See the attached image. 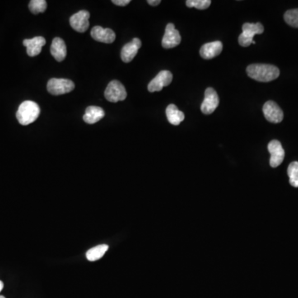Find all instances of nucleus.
Returning <instances> with one entry per match:
<instances>
[{
    "mask_svg": "<svg viewBox=\"0 0 298 298\" xmlns=\"http://www.w3.org/2000/svg\"><path fill=\"white\" fill-rule=\"evenodd\" d=\"M104 115L105 113L104 109L100 107L90 106L85 109V115L83 116V119L85 123L94 124L104 118Z\"/></svg>",
    "mask_w": 298,
    "mask_h": 298,
    "instance_id": "obj_17",
    "label": "nucleus"
},
{
    "mask_svg": "<svg viewBox=\"0 0 298 298\" xmlns=\"http://www.w3.org/2000/svg\"><path fill=\"white\" fill-rule=\"evenodd\" d=\"M247 74L250 78L259 82H269L278 78L279 69L267 64H253L247 67Z\"/></svg>",
    "mask_w": 298,
    "mask_h": 298,
    "instance_id": "obj_1",
    "label": "nucleus"
},
{
    "mask_svg": "<svg viewBox=\"0 0 298 298\" xmlns=\"http://www.w3.org/2000/svg\"><path fill=\"white\" fill-rule=\"evenodd\" d=\"M109 249V245L107 244H99L97 246L90 248L86 253V258L90 262L99 260L105 254Z\"/></svg>",
    "mask_w": 298,
    "mask_h": 298,
    "instance_id": "obj_19",
    "label": "nucleus"
},
{
    "mask_svg": "<svg viewBox=\"0 0 298 298\" xmlns=\"http://www.w3.org/2000/svg\"><path fill=\"white\" fill-rule=\"evenodd\" d=\"M253 43V44H255V43H256L255 41L253 40V43Z\"/></svg>",
    "mask_w": 298,
    "mask_h": 298,
    "instance_id": "obj_27",
    "label": "nucleus"
},
{
    "mask_svg": "<svg viewBox=\"0 0 298 298\" xmlns=\"http://www.w3.org/2000/svg\"><path fill=\"white\" fill-rule=\"evenodd\" d=\"M24 45L27 48L29 57H36L40 54L43 46L46 45V39L43 37H35L32 39H25Z\"/></svg>",
    "mask_w": 298,
    "mask_h": 298,
    "instance_id": "obj_15",
    "label": "nucleus"
},
{
    "mask_svg": "<svg viewBox=\"0 0 298 298\" xmlns=\"http://www.w3.org/2000/svg\"><path fill=\"white\" fill-rule=\"evenodd\" d=\"M90 13L86 10H81L72 15L70 19V24L71 28L79 33H84L86 31L89 27V19H90Z\"/></svg>",
    "mask_w": 298,
    "mask_h": 298,
    "instance_id": "obj_11",
    "label": "nucleus"
},
{
    "mask_svg": "<svg viewBox=\"0 0 298 298\" xmlns=\"http://www.w3.org/2000/svg\"><path fill=\"white\" fill-rule=\"evenodd\" d=\"M130 0H113L112 3L114 4L115 5H118V6H126V5H128V4H130Z\"/></svg>",
    "mask_w": 298,
    "mask_h": 298,
    "instance_id": "obj_24",
    "label": "nucleus"
},
{
    "mask_svg": "<svg viewBox=\"0 0 298 298\" xmlns=\"http://www.w3.org/2000/svg\"><path fill=\"white\" fill-rule=\"evenodd\" d=\"M51 54L57 62H62L66 57V46L62 38H56L51 45Z\"/></svg>",
    "mask_w": 298,
    "mask_h": 298,
    "instance_id": "obj_16",
    "label": "nucleus"
},
{
    "mask_svg": "<svg viewBox=\"0 0 298 298\" xmlns=\"http://www.w3.org/2000/svg\"><path fill=\"white\" fill-rule=\"evenodd\" d=\"M263 114L265 118L270 123H281L283 119V112L277 103L269 100L265 103L263 107Z\"/></svg>",
    "mask_w": 298,
    "mask_h": 298,
    "instance_id": "obj_8",
    "label": "nucleus"
},
{
    "mask_svg": "<svg viewBox=\"0 0 298 298\" xmlns=\"http://www.w3.org/2000/svg\"><path fill=\"white\" fill-rule=\"evenodd\" d=\"M29 7L33 15H38L45 12L48 5L45 0H32L29 3Z\"/></svg>",
    "mask_w": 298,
    "mask_h": 298,
    "instance_id": "obj_21",
    "label": "nucleus"
},
{
    "mask_svg": "<svg viewBox=\"0 0 298 298\" xmlns=\"http://www.w3.org/2000/svg\"><path fill=\"white\" fill-rule=\"evenodd\" d=\"M187 7L196 8L197 10H204L208 9L211 5V0H187Z\"/></svg>",
    "mask_w": 298,
    "mask_h": 298,
    "instance_id": "obj_23",
    "label": "nucleus"
},
{
    "mask_svg": "<svg viewBox=\"0 0 298 298\" xmlns=\"http://www.w3.org/2000/svg\"><path fill=\"white\" fill-rule=\"evenodd\" d=\"M142 46V42L138 38H133L132 42L123 46L121 51V59L123 62L128 63L132 62L138 50Z\"/></svg>",
    "mask_w": 298,
    "mask_h": 298,
    "instance_id": "obj_12",
    "label": "nucleus"
},
{
    "mask_svg": "<svg viewBox=\"0 0 298 298\" xmlns=\"http://www.w3.org/2000/svg\"><path fill=\"white\" fill-rule=\"evenodd\" d=\"M90 35L95 41L107 44L114 43L116 38L115 33L112 29H103L100 26L94 27L90 32Z\"/></svg>",
    "mask_w": 298,
    "mask_h": 298,
    "instance_id": "obj_13",
    "label": "nucleus"
},
{
    "mask_svg": "<svg viewBox=\"0 0 298 298\" xmlns=\"http://www.w3.org/2000/svg\"><path fill=\"white\" fill-rule=\"evenodd\" d=\"M147 4L152 6H157L161 4V0H147Z\"/></svg>",
    "mask_w": 298,
    "mask_h": 298,
    "instance_id": "obj_25",
    "label": "nucleus"
},
{
    "mask_svg": "<svg viewBox=\"0 0 298 298\" xmlns=\"http://www.w3.org/2000/svg\"><path fill=\"white\" fill-rule=\"evenodd\" d=\"M40 107L35 102L27 100L19 105L17 119L22 125H29L35 122L40 115Z\"/></svg>",
    "mask_w": 298,
    "mask_h": 298,
    "instance_id": "obj_2",
    "label": "nucleus"
},
{
    "mask_svg": "<svg viewBox=\"0 0 298 298\" xmlns=\"http://www.w3.org/2000/svg\"><path fill=\"white\" fill-rule=\"evenodd\" d=\"M0 298H5L4 296H0Z\"/></svg>",
    "mask_w": 298,
    "mask_h": 298,
    "instance_id": "obj_28",
    "label": "nucleus"
},
{
    "mask_svg": "<svg viewBox=\"0 0 298 298\" xmlns=\"http://www.w3.org/2000/svg\"><path fill=\"white\" fill-rule=\"evenodd\" d=\"M284 20L290 26L298 29V9L286 11L284 15Z\"/></svg>",
    "mask_w": 298,
    "mask_h": 298,
    "instance_id": "obj_22",
    "label": "nucleus"
},
{
    "mask_svg": "<svg viewBox=\"0 0 298 298\" xmlns=\"http://www.w3.org/2000/svg\"><path fill=\"white\" fill-rule=\"evenodd\" d=\"M3 288H4V282L2 281H0V292L2 291Z\"/></svg>",
    "mask_w": 298,
    "mask_h": 298,
    "instance_id": "obj_26",
    "label": "nucleus"
},
{
    "mask_svg": "<svg viewBox=\"0 0 298 298\" xmlns=\"http://www.w3.org/2000/svg\"><path fill=\"white\" fill-rule=\"evenodd\" d=\"M220 99L213 88L209 87L205 91V98L201 104V112L204 114H211L219 106Z\"/></svg>",
    "mask_w": 298,
    "mask_h": 298,
    "instance_id": "obj_6",
    "label": "nucleus"
},
{
    "mask_svg": "<svg viewBox=\"0 0 298 298\" xmlns=\"http://www.w3.org/2000/svg\"><path fill=\"white\" fill-rule=\"evenodd\" d=\"M173 76L172 72L169 71H162L157 75L156 77L150 81L147 85L149 92H156L161 91L164 87L170 85L173 81Z\"/></svg>",
    "mask_w": 298,
    "mask_h": 298,
    "instance_id": "obj_7",
    "label": "nucleus"
},
{
    "mask_svg": "<svg viewBox=\"0 0 298 298\" xmlns=\"http://www.w3.org/2000/svg\"><path fill=\"white\" fill-rule=\"evenodd\" d=\"M104 96L108 101L117 103L123 101L127 98V92L122 83L118 81H112L109 83L104 91Z\"/></svg>",
    "mask_w": 298,
    "mask_h": 298,
    "instance_id": "obj_5",
    "label": "nucleus"
},
{
    "mask_svg": "<svg viewBox=\"0 0 298 298\" xmlns=\"http://www.w3.org/2000/svg\"><path fill=\"white\" fill-rule=\"evenodd\" d=\"M223 44L220 41H215L212 43H206L200 50V54L204 59H212L221 53Z\"/></svg>",
    "mask_w": 298,
    "mask_h": 298,
    "instance_id": "obj_14",
    "label": "nucleus"
},
{
    "mask_svg": "<svg viewBox=\"0 0 298 298\" xmlns=\"http://www.w3.org/2000/svg\"><path fill=\"white\" fill-rule=\"evenodd\" d=\"M182 41L180 33L175 29L174 24H168L166 27L165 34L162 41V45L165 49L176 48Z\"/></svg>",
    "mask_w": 298,
    "mask_h": 298,
    "instance_id": "obj_9",
    "label": "nucleus"
},
{
    "mask_svg": "<svg viewBox=\"0 0 298 298\" xmlns=\"http://www.w3.org/2000/svg\"><path fill=\"white\" fill-rule=\"evenodd\" d=\"M289 182L293 187H298V162L290 164L287 168Z\"/></svg>",
    "mask_w": 298,
    "mask_h": 298,
    "instance_id": "obj_20",
    "label": "nucleus"
},
{
    "mask_svg": "<svg viewBox=\"0 0 298 298\" xmlns=\"http://www.w3.org/2000/svg\"><path fill=\"white\" fill-rule=\"evenodd\" d=\"M263 31H264V28L260 23L244 24L243 25V32L239 37V45L244 48L250 46L253 43V37L256 34H262Z\"/></svg>",
    "mask_w": 298,
    "mask_h": 298,
    "instance_id": "obj_3",
    "label": "nucleus"
},
{
    "mask_svg": "<svg viewBox=\"0 0 298 298\" xmlns=\"http://www.w3.org/2000/svg\"><path fill=\"white\" fill-rule=\"evenodd\" d=\"M166 114L169 123L173 125H179L184 120L185 114L180 111L175 104H169L166 109Z\"/></svg>",
    "mask_w": 298,
    "mask_h": 298,
    "instance_id": "obj_18",
    "label": "nucleus"
},
{
    "mask_svg": "<svg viewBox=\"0 0 298 298\" xmlns=\"http://www.w3.org/2000/svg\"><path fill=\"white\" fill-rule=\"evenodd\" d=\"M267 149L270 153V166L272 168H277L283 162L285 152L281 146V142L277 140H272L267 145Z\"/></svg>",
    "mask_w": 298,
    "mask_h": 298,
    "instance_id": "obj_10",
    "label": "nucleus"
},
{
    "mask_svg": "<svg viewBox=\"0 0 298 298\" xmlns=\"http://www.w3.org/2000/svg\"><path fill=\"white\" fill-rule=\"evenodd\" d=\"M74 89L75 84L68 79L52 78L48 83V92L53 95H64Z\"/></svg>",
    "mask_w": 298,
    "mask_h": 298,
    "instance_id": "obj_4",
    "label": "nucleus"
}]
</instances>
